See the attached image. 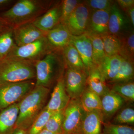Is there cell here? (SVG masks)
I'll list each match as a JSON object with an SVG mask.
<instances>
[{
    "label": "cell",
    "instance_id": "cell-15",
    "mask_svg": "<svg viewBox=\"0 0 134 134\" xmlns=\"http://www.w3.org/2000/svg\"><path fill=\"white\" fill-rule=\"evenodd\" d=\"M61 2L55 3L44 14L32 22L33 24L42 31L47 32L60 23Z\"/></svg>",
    "mask_w": 134,
    "mask_h": 134
},
{
    "label": "cell",
    "instance_id": "cell-21",
    "mask_svg": "<svg viewBox=\"0 0 134 134\" xmlns=\"http://www.w3.org/2000/svg\"><path fill=\"white\" fill-rule=\"evenodd\" d=\"M105 82L97 66L88 71L86 79L87 87L100 97L110 90Z\"/></svg>",
    "mask_w": 134,
    "mask_h": 134
},
{
    "label": "cell",
    "instance_id": "cell-28",
    "mask_svg": "<svg viewBox=\"0 0 134 134\" xmlns=\"http://www.w3.org/2000/svg\"><path fill=\"white\" fill-rule=\"evenodd\" d=\"M110 90L121 97L125 101L133 102L134 83L133 81L113 84Z\"/></svg>",
    "mask_w": 134,
    "mask_h": 134
},
{
    "label": "cell",
    "instance_id": "cell-4",
    "mask_svg": "<svg viewBox=\"0 0 134 134\" xmlns=\"http://www.w3.org/2000/svg\"><path fill=\"white\" fill-rule=\"evenodd\" d=\"M36 77L34 63L8 57L0 61V85L31 81Z\"/></svg>",
    "mask_w": 134,
    "mask_h": 134
},
{
    "label": "cell",
    "instance_id": "cell-39",
    "mask_svg": "<svg viewBox=\"0 0 134 134\" xmlns=\"http://www.w3.org/2000/svg\"><path fill=\"white\" fill-rule=\"evenodd\" d=\"M13 2L12 0H0V8L8 6Z\"/></svg>",
    "mask_w": 134,
    "mask_h": 134
},
{
    "label": "cell",
    "instance_id": "cell-11",
    "mask_svg": "<svg viewBox=\"0 0 134 134\" xmlns=\"http://www.w3.org/2000/svg\"><path fill=\"white\" fill-rule=\"evenodd\" d=\"M70 100V98L66 91L63 75L57 81L50 100L44 108L53 112L63 110Z\"/></svg>",
    "mask_w": 134,
    "mask_h": 134
},
{
    "label": "cell",
    "instance_id": "cell-23",
    "mask_svg": "<svg viewBox=\"0 0 134 134\" xmlns=\"http://www.w3.org/2000/svg\"><path fill=\"white\" fill-rule=\"evenodd\" d=\"M82 107L85 113L96 110L101 111L100 96L86 87L80 97Z\"/></svg>",
    "mask_w": 134,
    "mask_h": 134
},
{
    "label": "cell",
    "instance_id": "cell-36",
    "mask_svg": "<svg viewBox=\"0 0 134 134\" xmlns=\"http://www.w3.org/2000/svg\"><path fill=\"white\" fill-rule=\"evenodd\" d=\"M116 1L119 7L126 12L130 8L134 7V0H117Z\"/></svg>",
    "mask_w": 134,
    "mask_h": 134
},
{
    "label": "cell",
    "instance_id": "cell-25",
    "mask_svg": "<svg viewBox=\"0 0 134 134\" xmlns=\"http://www.w3.org/2000/svg\"><path fill=\"white\" fill-rule=\"evenodd\" d=\"M123 35L118 36L121 41V47L119 55L122 58L134 61V31L129 32Z\"/></svg>",
    "mask_w": 134,
    "mask_h": 134
},
{
    "label": "cell",
    "instance_id": "cell-37",
    "mask_svg": "<svg viewBox=\"0 0 134 134\" xmlns=\"http://www.w3.org/2000/svg\"><path fill=\"white\" fill-rule=\"evenodd\" d=\"M132 26H134V7H132L126 11Z\"/></svg>",
    "mask_w": 134,
    "mask_h": 134
},
{
    "label": "cell",
    "instance_id": "cell-14",
    "mask_svg": "<svg viewBox=\"0 0 134 134\" xmlns=\"http://www.w3.org/2000/svg\"><path fill=\"white\" fill-rule=\"evenodd\" d=\"M72 36L65 24L59 23L47 32L46 37L53 50L62 51L70 44Z\"/></svg>",
    "mask_w": 134,
    "mask_h": 134
},
{
    "label": "cell",
    "instance_id": "cell-33",
    "mask_svg": "<svg viewBox=\"0 0 134 134\" xmlns=\"http://www.w3.org/2000/svg\"><path fill=\"white\" fill-rule=\"evenodd\" d=\"M113 124L126 125L134 123V110L132 107H126L120 111L114 117Z\"/></svg>",
    "mask_w": 134,
    "mask_h": 134
},
{
    "label": "cell",
    "instance_id": "cell-3",
    "mask_svg": "<svg viewBox=\"0 0 134 134\" xmlns=\"http://www.w3.org/2000/svg\"><path fill=\"white\" fill-rule=\"evenodd\" d=\"M36 72L35 86L48 88L63 76L65 62L62 51L54 50L34 63Z\"/></svg>",
    "mask_w": 134,
    "mask_h": 134
},
{
    "label": "cell",
    "instance_id": "cell-1",
    "mask_svg": "<svg viewBox=\"0 0 134 134\" xmlns=\"http://www.w3.org/2000/svg\"><path fill=\"white\" fill-rule=\"evenodd\" d=\"M55 2L43 0H20L0 16L9 27L32 23L47 11Z\"/></svg>",
    "mask_w": 134,
    "mask_h": 134
},
{
    "label": "cell",
    "instance_id": "cell-22",
    "mask_svg": "<svg viewBox=\"0 0 134 134\" xmlns=\"http://www.w3.org/2000/svg\"><path fill=\"white\" fill-rule=\"evenodd\" d=\"M63 56L66 68L81 70L88 74L81 56L74 46L71 44L62 50Z\"/></svg>",
    "mask_w": 134,
    "mask_h": 134
},
{
    "label": "cell",
    "instance_id": "cell-17",
    "mask_svg": "<svg viewBox=\"0 0 134 134\" xmlns=\"http://www.w3.org/2000/svg\"><path fill=\"white\" fill-rule=\"evenodd\" d=\"M100 97L104 122L110 120L125 102L121 97L110 89Z\"/></svg>",
    "mask_w": 134,
    "mask_h": 134
},
{
    "label": "cell",
    "instance_id": "cell-20",
    "mask_svg": "<svg viewBox=\"0 0 134 134\" xmlns=\"http://www.w3.org/2000/svg\"><path fill=\"white\" fill-rule=\"evenodd\" d=\"M128 23L126 18L124 16L115 2L111 7L108 21V33L119 36L122 34Z\"/></svg>",
    "mask_w": 134,
    "mask_h": 134
},
{
    "label": "cell",
    "instance_id": "cell-35",
    "mask_svg": "<svg viewBox=\"0 0 134 134\" xmlns=\"http://www.w3.org/2000/svg\"><path fill=\"white\" fill-rule=\"evenodd\" d=\"M114 2V1L110 0H90L84 1L91 12L110 9Z\"/></svg>",
    "mask_w": 134,
    "mask_h": 134
},
{
    "label": "cell",
    "instance_id": "cell-6",
    "mask_svg": "<svg viewBox=\"0 0 134 134\" xmlns=\"http://www.w3.org/2000/svg\"><path fill=\"white\" fill-rule=\"evenodd\" d=\"M35 85L32 80L0 85V111L18 103Z\"/></svg>",
    "mask_w": 134,
    "mask_h": 134
},
{
    "label": "cell",
    "instance_id": "cell-19",
    "mask_svg": "<svg viewBox=\"0 0 134 134\" xmlns=\"http://www.w3.org/2000/svg\"><path fill=\"white\" fill-rule=\"evenodd\" d=\"M122 58L119 54L106 56L97 66L105 81L111 82L116 76L119 69Z\"/></svg>",
    "mask_w": 134,
    "mask_h": 134
},
{
    "label": "cell",
    "instance_id": "cell-24",
    "mask_svg": "<svg viewBox=\"0 0 134 134\" xmlns=\"http://www.w3.org/2000/svg\"><path fill=\"white\" fill-rule=\"evenodd\" d=\"M134 76V61L122 58L117 75L109 83L113 84L131 81L133 80Z\"/></svg>",
    "mask_w": 134,
    "mask_h": 134
},
{
    "label": "cell",
    "instance_id": "cell-27",
    "mask_svg": "<svg viewBox=\"0 0 134 134\" xmlns=\"http://www.w3.org/2000/svg\"><path fill=\"white\" fill-rule=\"evenodd\" d=\"M100 37L106 56L119 54L121 47V41L119 36L108 33L102 35Z\"/></svg>",
    "mask_w": 134,
    "mask_h": 134
},
{
    "label": "cell",
    "instance_id": "cell-12",
    "mask_svg": "<svg viewBox=\"0 0 134 134\" xmlns=\"http://www.w3.org/2000/svg\"><path fill=\"white\" fill-rule=\"evenodd\" d=\"M104 122L101 111L85 112L76 134H102Z\"/></svg>",
    "mask_w": 134,
    "mask_h": 134
},
{
    "label": "cell",
    "instance_id": "cell-9",
    "mask_svg": "<svg viewBox=\"0 0 134 134\" xmlns=\"http://www.w3.org/2000/svg\"><path fill=\"white\" fill-rule=\"evenodd\" d=\"M87 73L81 70L66 68L65 76L66 91L70 99L79 98L87 87Z\"/></svg>",
    "mask_w": 134,
    "mask_h": 134
},
{
    "label": "cell",
    "instance_id": "cell-13",
    "mask_svg": "<svg viewBox=\"0 0 134 134\" xmlns=\"http://www.w3.org/2000/svg\"><path fill=\"white\" fill-rule=\"evenodd\" d=\"M70 43L76 48L88 72L97 66L93 61L91 41L85 34L79 36H72Z\"/></svg>",
    "mask_w": 134,
    "mask_h": 134
},
{
    "label": "cell",
    "instance_id": "cell-16",
    "mask_svg": "<svg viewBox=\"0 0 134 134\" xmlns=\"http://www.w3.org/2000/svg\"><path fill=\"white\" fill-rule=\"evenodd\" d=\"M110 9L91 12L86 32L101 36L108 33Z\"/></svg>",
    "mask_w": 134,
    "mask_h": 134
},
{
    "label": "cell",
    "instance_id": "cell-38",
    "mask_svg": "<svg viewBox=\"0 0 134 134\" xmlns=\"http://www.w3.org/2000/svg\"><path fill=\"white\" fill-rule=\"evenodd\" d=\"M8 27H9V26L5 21L0 16V33Z\"/></svg>",
    "mask_w": 134,
    "mask_h": 134
},
{
    "label": "cell",
    "instance_id": "cell-42",
    "mask_svg": "<svg viewBox=\"0 0 134 134\" xmlns=\"http://www.w3.org/2000/svg\"><path fill=\"white\" fill-rule=\"evenodd\" d=\"M1 58H0V61H1Z\"/></svg>",
    "mask_w": 134,
    "mask_h": 134
},
{
    "label": "cell",
    "instance_id": "cell-7",
    "mask_svg": "<svg viewBox=\"0 0 134 134\" xmlns=\"http://www.w3.org/2000/svg\"><path fill=\"white\" fill-rule=\"evenodd\" d=\"M80 98L70 99L63 111L61 134H76L84 115Z\"/></svg>",
    "mask_w": 134,
    "mask_h": 134
},
{
    "label": "cell",
    "instance_id": "cell-40",
    "mask_svg": "<svg viewBox=\"0 0 134 134\" xmlns=\"http://www.w3.org/2000/svg\"><path fill=\"white\" fill-rule=\"evenodd\" d=\"M12 134H27V130L16 128Z\"/></svg>",
    "mask_w": 134,
    "mask_h": 134
},
{
    "label": "cell",
    "instance_id": "cell-41",
    "mask_svg": "<svg viewBox=\"0 0 134 134\" xmlns=\"http://www.w3.org/2000/svg\"><path fill=\"white\" fill-rule=\"evenodd\" d=\"M38 134H59L55 133H53L52 132H50V131L47 130L46 129H44L43 130L41 131L40 133H39Z\"/></svg>",
    "mask_w": 134,
    "mask_h": 134
},
{
    "label": "cell",
    "instance_id": "cell-34",
    "mask_svg": "<svg viewBox=\"0 0 134 134\" xmlns=\"http://www.w3.org/2000/svg\"><path fill=\"white\" fill-rule=\"evenodd\" d=\"M81 2L77 0H64L61 2L60 23L65 24L70 16Z\"/></svg>",
    "mask_w": 134,
    "mask_h": 134
},
{
    "label": "cell",
    "instance_id": "cell-29",
    "mask_svg": "<svg viewBox=\"0 0 134 134\" xmlns=\"http://www.w3.org/2000/svg\"><path fill=\"white\" fill-rule=\"evenodd\" d=\"M85 34L91 41L93 61L97 66L101 60L106 56L102 38L100 36L96 34L88 32Z\"/></svg>",
    "mask_w": 134,
    "mask_h": 134
},
{
    "label": "cell",
    "instance_id": "cell-30",
    "mask_svg": "<svg viewBox=\"0 0 134 134\" xmlns=\"http://www.w3.org/2000/svg\"><path fill=\"white\" fill-rule=\"evenodd\" d=\"M54 112L44 108L43 111L27 130V134H38L44 129L47 122Z\"/></svg>",
    "mask_w": 134,
    "mask_h": 134
},
{
    "label": "cell",
    "instance_id": "cell-18",
    "mask_svg": "<svg viewBox=\"0 0 134 134\" xmlns=\"http://www.w3.org/2000/svg\"><path fill=\"white\" fill-rule=\"evenodd\" d=\"M19 102L0 112V134H12L16 128V124L19 113Z\"/></svg>",
    "mask_w": 134,
    "mask_h": 134
},
{
    "label": "cell",
    "instance_id": "cell-10",
    "mask_svg": "<svg viewBox=\"0 0 134 134\" xmlns=\"http://www.w3.org/2000/svg\"><path fill=\"white\" fill-rule=\"evenodd\" d=\"M15 43L17 46L28 44L46 37L47 32L42 31L32 23L12 29Z\"/></svg>",
    "mask_w": 134,
    "mask_h": 134
},
{
    "label": "cell",
    "instance_id": "cell-2",
    "mask_svg": "<svg viewBox=\"0 0 134 134\" xmlns=\"http://www.w3.org/2000/svg\"><path fill=\"white\" fill-rule=\"evenodd\" d=\"M48 88L34 86L19 102L16 128L27 130L44 109L49 92Z\"/></svg>",
    "mask_w": 134,
    "mask_h": 134
},
{
    "label": "cell",
    "instance_id": "cell-32",
    "mask_svg": "<svg viewBox=\"0 0 134 134\" xmlns=\"http://www.w3.org/2000/svg\"><path fill=\"white\" fill-rule=\"evenodd\" d=\"M63 110L55 112L50 117L44 129L53 133L61 134L63 121Z\"/></svg>",
    "mask_w": 134,
    "mask_h": 134
},
{
    "label": "cell",
    "instance_id": "cell-31",
    "mask_svg": "<svg viewBox=\"0 0 134 134\" xmlns=\"http://www.w3.org/2000/svg\"><path fill=\"white\" fill-rule=\"evenodd\" d=\"M102 134H134L133 127L127 125L114 124L104 122Z\"/></svg>",
    "mask_w": 134,
    "mask_h": 134
},
{
    "label": "cell",
    "instance_id": "cell-5",
    "mask_svg": "<svg viewBox=\"0 0 134 134\" xmlns=\"http://www.w3.org/2000/svg\"><path fill=\"white\" fill-rule=\"evenodd\" d=\"M53 51L46 36L28 44L16 45L7 57L35 63Z\"/></svg>",
    "mask_w": 134,
    "mask_h": 134
},
{
    "label": "cell",
    "instance_id": "cell-8",
    "mask_svg": "<svg viewBox=\"0 0 134 134\" xmlns=\"http://www.w3.org/2000/svg\"><path fill=\"white\" fill-rule=\"evenodd\" d=\"M90 14L87 5L81 2L64 24L72 36H81L87 31Z\"/></svg>",
    "mask_w": 134,
    "mask_h": 134
},
{
    "label": "cell",
    "instance_id": "cell-26",
    "mask_svg": "<svg viewBox=\"0 0 134 134\" xmlns=\"http://www.w3.org/2000/svg\"><path fill=\"white\" fill-rule=\"evenodd\" d=\"M16 45L13 36V29L8 27L0 33V58L7 57Z\"/></svg>",
    "mask_w": 134,
    "mask_h": 134
}]
</instances>
